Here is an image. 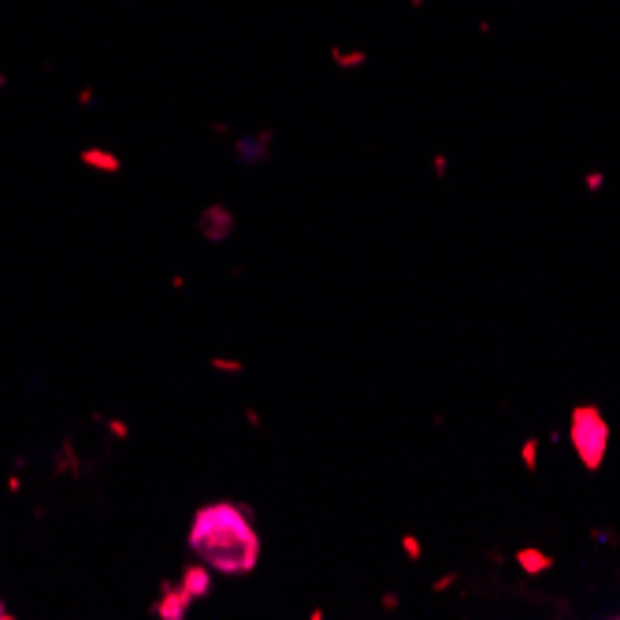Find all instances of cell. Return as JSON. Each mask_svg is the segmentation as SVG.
Masks as SVG:
<instances>
[{"instance_id":"obj_4","label":"cell","mask_w":620,"mask_h":620,"mask_svg":"<svg viewBox=\"0 0 620 620\" xmlns=\"http://www.w3.org/2000/svg\"><path fill=\"white\" fill-rule=\"evenodd\" d=\"M231 231H234V216L227 212L223 205H212L205 216H200V234H205V238H212V242H223Z\"/></svg>"},{"instance_id":"obj_2","label":"cell","mask_w":620,"mask_h":620,"mask_svg":"<svg viewBox=\"0 0 620 620\" xmlns=\"http://www.w3.org/2000/svg\"><path fill=\"white\" fill-rule=\"evenodd\" d=\"M576 442L583 450V461L590 464V468H598L601 461V446H606V427L595 413H579L576 416Z\"/></svg>"},{"instance_id":"obj_6","label":"cell","mask_w":620,"mask_h":620,"mask_svg":"<svg viewBox=\"0 0 620 620\" xmlns=\"http://www.w3.org/2000/svg\"><path fill=\"white\" fill-rule=\"evenodd\" d=\"M82 163L93 168V171H104V175H119V171H123L119 157H115V152H104V149H86V152H82Z\"/></svg>"},{"instance_id":"obj_1","label":"cell","mask_w":620,"mask_h":620,"mask_svg":"<svg viewBox=\"0 0 620 620\" xmlns=\"http://www.w3.org/2000/svg\"><path fill=\"white\" fill-rule=\"evenodd\" d=\"M190 550L208 569L227 572V576H245L260 561V535L245 509H238L234 501H212L194 516Z\"/></svg>"},{"instance_id":"obj_9","label":"cell","mask_w":620,"mask_h":620,"mask_svg":"<svg viewBox=\"0 0 620 620\" xmlns=\"http://www.w3.org/2000/svg\"><path fill=\"white\" fill-rule=\"evenodd\" d=\"M12 613H8V606H4V598H0V620H8Z\"/></svg>"},{"instance_id":"obj_8","label":"cell","mask_w":620,"mask_h":620,"mask_svg":"<svg viewBox=\"0 0 620 620\" xmlns=\"http://www.w3.org/2000/svg\"><path fill=\"white\" fill-rule=\"evenodd\" d=\"M216 368H223V371H242V364H231V360H212Z\"/></svg>"},{"instance_id":"obj_7","label":"cell","mask_w":620,"mask_h":620,"mask_svg":"<svg viewBox=\"0 0 620 620\" xmlns=\"http://www.w3.org/2000/svg\"><path fill=\"white\" fill-rule=\"evenodd\" d=\"M112 435H115V439H126V435H130V427H126L123 420H115V424H112Z\"/></svg>"},{"instance_id":"obj_5","label":"cell","mask_w":620,"mask_h":620,"mask_svg":"<svg viewBox=\"0 0 620 620\" xmlns=\"http://www.w3.org/2000/svg\"><path fill=\"white\" fill-rule=\"evenodd\" d=\"M182 587L190 590L194 598H205L208 590H212V579H208V564H190L186 572H182Z\"/></svg>"},{"instance_id":"obj_3","label":"cell","mask_w":620,"mask_h":620,"mask_svg":"<svg viewBox=\"0 0 620 620\" xmlns=\"http://www.w3.org/2000/svg\"><path fill=\"white\" fill-rule=\"evenodd\" d=\"M190 601H194V595H190L182 583H163L157 606H152V613L163 617V620H182V617H186V609H190Z\"/></svg>"}]
</instances>
